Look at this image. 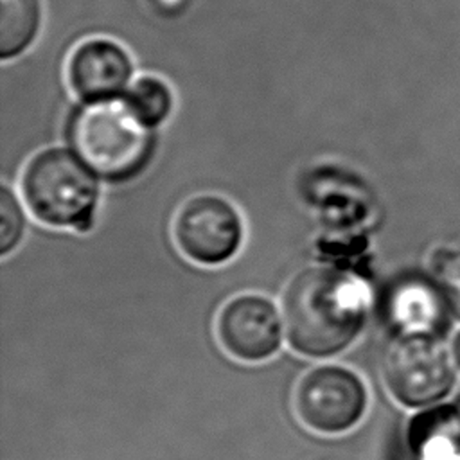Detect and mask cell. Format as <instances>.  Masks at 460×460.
Listing matches in <instances>:
<instances>
[{
  "instance_id": "10",
  "label": "cell",
  "mask_w": 460,
  "mask_h": 460,
  "mask_svg": "<svg viewBox=\"0 0 460 460\" xmlns=\"http://www.w3.org/2000/svg\"><path fill=\"white\" fill-rule=\"evenodd\" d=\"M408 447L413 460H460V411L440 406L413 417Z\"/></svg>"
},
{
  "instance_id": "6",
  "label": "cell",
  "mask_w": 460,
  "mask_h": 460,
  "mask_svg": "<svg viewBox=\"0 0 460 460\" xmlns=\"http://www.w3.org/2000/svg\"><path fill=\"white\" fill-rule=\"evenodd\" d=\"M172 237L189 261L201 266H219L241 248L244 225L239 210L226 198L196 194L176 210Z\"/></svg>"
},
{
  "instance_id": "4",
  "label": "cell",
  "mask_w": 460,
  "mask_h": 460,
  "mask_svg": "<svg viewBox=\"0 0 460 460\" xmlns=\"http://www.w3.org/2000/svg\"><path fill=\"white\" fill-rule=\"evenodd\" d=\"M370 392L365 379L340 363H320L307 368L295 383L293 410L311 433L340 437L365 420Z\"/></svg>"
},
{
  "instance_id": "5",
  "label": "cell",
  "mask_w": 460,
  "mask_h": 460,
  "mask_svg": "<svg viewBox=\"0 0 460 460\" xmlns=\"http://www.w3.org/2000/svg\"><path fill=\"white\" fill-rule=\"evenodd\" d=\"M381 377L388 394L406 408L440 401L455 374L447 349L435 334H401L381 358Z\"/></svg>"
},
{
  "instance_id": "12",
  "label": "cell",
  "mask_w": 460,
  "mask_h": 460,
  "mask_svg": "<svg viewBox=\"0 0 460 460\" xmlns=\"http://www.w3.org/2000/svg\"><path fill=\"white\" fill-rule=\"evenodd\" d=\"M124 99L153 129L171 115L174 106V97L169 84L156 75H142L135 79L129 84Z\"/></svg>"
},
{
  "instance_id": "2",
  "label": "cell",
  "mask_w": 460,
  "mask_h": 460,
  "mask_svg": "<svg viewBox=\"0 0 460 460\" xmlns=\"http://www.w3.org/2000/svg\"><path fill=\"white\" fill-rule=\"evenodd\" d=\"M70 149L106 181H126L144 171L155 151V133L124 97L83 102L70 115Z\"/></svg>"
},
{
  "instance_id": "9",
  "label": "cell",
  "mask_w": 460,
  "mask_h": 460,
  "mask_svg": "<svg viewBox=\"0 0 460 460\" xmlns=\"http://www.w3.org/2000/svg\"><path fill=\"white\" fill-rule=\"evenodd\" d=\"M444 296L422 279L399 282L388 298L390 322L401 334H435L444 322Z\"/></svg>"
},
{
  "instance_id": "3",
  "label": "cell",
  "mask_w": 460,
  "mask_h": 460,
  "mask_svg": "<svg viewBox=\"0 0 460 460\" xmlns=\"http://www.w3.org/2000/svg\"><path fill=\"white\" fill-rule=\"evenodd\" d=\"M22 201L41 223L86 230L99 201V176L66 147H47L29 158L20 178Z\"/></svg>"
},
{
  "instance_id": "15",
  "label": "cell",
  "mask_w": 460,
  "mask_h": 460,
  "mask_svg": "<svg viewBox=\"0 0 460 460\" xmlns=\"http://www.w3.org/2000/svg\"><path fill=\"white\" fill-rule=\"evenodd\" d=\"M453 352H455V361H456V365L460 367V334L455 338V343H453Z\"/></svg>"
},
{
  "instance_id": "13",
  "label": "cell",
  "mask_w": 460,
  "mask_h": 460,
  "mask_svg": "<svg viewBox=\"0 0 460 460\" xmlns=\"http://www.w3.org/2000/svg\"><path fill=\"white\" fill-rule=\"evenodd\" d=\"M20 198L7 187L0 189V253H11L23 239L27 219Z\"/></svg>"
},
{
  "instance_id": "11",
  "label": "cell",
  "mask_w": 460,
  "mask_h": 460,
  "mask_svg": "<svg viewBox=\"0 0 460 460\" xmlns=\"http://www.w3.org/2000/svg\"><path fill=\"white\" fill-rule=\"evenodd\" d=\"M43 18L41 0H0V58L23 54L36 40Z\"/></svg>"
},
{
  "instance_id": "1",
  "label": "cell",
  "mask_w": 460,
  "mask_h": 460,
  "mask_svg": "<svg viewBox=\"0 0 460 460\" xmlns=\"http://www.w3.org/2000/svg\"><path fill=\"white\" fill-rule=\"evenodd\" d=\"M367 316L361 284L331 268H305L282 295L288 345L298 356L329 359L345 352L359 336Z\"/></svg>"
},
{
  "instance_id": "14",
  "label": "cell",
  "mask_w": 460,
  "mask_h": 460,
  "mask_svg": "<svg viewBox=\"0 0 460 460\" xmlns=\"http://www.w3.org/2000/svg\"><path fill=\"white\" fill-rule=\"evenodd\" d=\"M438 284L446 305L460 320V250L442 262L438 271Z\"/></svg>"
},
{
  "instance_id": "8",
  "label": "cell",
  "mask_w": 460,
  "mask_h": 460,
  "mask_svg": "<svg viewBox=\"0 0 460 460\" xmlns=\"http://www.w3.org/2000/svg\"><path fill=\"white\" fill-rule=\"evenodd\" d=\"M66 79L83 102L122 97L133 83V59L120 43L90 38L70 52Z\"/></svg>"
},
{
  "instance_id": "7",
  "label": "cell",
  "mask_w": 460,
  "mask_h": 460,
  "mask_svg": "<svg viewBox=\"0 0 460 460\" xmlns=\"http://www.w3.org/2000/svg\"><path fill=\"white\" fill-rule=\"evenodd\" d=\"M214 332L226 356L250 365L270 361L286 338L275 304L255 293L230 298L217 313Z\"/></svg>"
}]
</instances>
